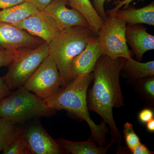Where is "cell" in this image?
I'll return each instance as SVG.
<instances>
[{
    "instance_id": "4fadbf2b",
    "label": "cell",
    "mask_w": 154,
    "mask_h": 154,
    "mask_svg": "<svg viewBox=\"0 0 154 154\" xmlns=\"http://www.w3.org/2000/svg\"><path fill=\"white\" fill-rule=\"evenodd\" d=\"M125 35L127 42L138 61L142 60L145 53L154 49V36L141 24L127 25Z\"/></svg>"
},
{
    "instance_id": "7a4b0ae2",
    "label": "cell",
    "mask_w": 154,
    "mask_h": 154,
    "mask_svg": "<svg viewBox=\"0 0 154 154\" xmlns=\"http://www.w3.org/2000/svg\"><path fill=\"white\" fill-rule=\"evenodd\" d=\"M94 78L93 72L77 77L44 101L48 107L53 111L65 110L85 120L90 127L91 136L95 142L98 146L104 147L109 129L105 122L97 125L92 120L87 103L88 88Z\"/></svg>"
},
{
    "instance_id": "e0dca14e",
    "label": "cell",
    "mask_w": 154,
    "mask_h": 154,
    "mask_svg": "<svg viewBox=\"0 0 154 154\" xmlns=\"http://www.w3.org/2000/svg\"><path fill=\"white\" fill-rule=\"evenodd\" d=\"M120 75L129 80H139L154 76V61L141 63L132 57L125 59Z\"/></svg>"
},
{
    "instance_id": "ac0fdd59",
    "label": "cell",
    "mask_w": 154,
    "mask_h": 154,
    "mask_svg": "<svg viewBox=\"0 0 154 154\" xmlns=\"http://www.w3.org/2000/svg\"><path fill=\"white\" fill-rule=\"evenodd\" d=\"M68 5L82 14L94 34L98 36L104 21L96 12L90 0H68Z\"/></svg>"
},
{
    "instance_id": "cb8c5ba5",
    "label": "cell",
    "mask_w": 154,
    "mask_h": 154,
    "mask_svg": "<svg viewBox=\"0 0 154 154\" xmlns=\"http://www.w3.org/2000/svg\"><path fill=\"white\" fill-rule=\"evenodd\" d=\"M112 0H107V3L109 2ZM134 0H117L114 2V4L115 5V7L113 9L107 10L106 13L107 15L112 14L114 15L116 14L117 11L121 8L122 7H124L123 8H126L129 6L131 3Z\"/></svg>"
},
{
    "instance_id": "f546056e",
    "label": "cell",
    "mask_w": 154,
    "mask_h": 154,
    "mask_svg": "<svg viewBox=\"0 0 154 154\" xmlns=\"http://www.w3.org/2000/svg\"><path fill=\"white\" fill-rule=\"evenodd\" d=\"M52 0H29L35 5L39 11H43Z\"/></svg>"
},
{
    "instance_id": "3957f363",
    "label": "cell",
    "mask_w": 154,
    "mask_h": 154,
    "mask_svg": "<svg viewBox=\"0 0 154 154\" xmlns=\"http://www.w3.org/2000/svg\"><path fill=\"white\" fill-rule=\"evenodd\" d=\"M95 36L89 26H74L63 29L48 44L49 55L56 64L64 85L69 82V70L72 61Z\"/></svg>"
},
{
    "instance_id": "83f0119b",
    "label": "cell",
    "mask_w": 154,
    "mask_h": 154,
    "mask_svg": "<svg viewBox=\"0 0 154 154\" xmlns=\"http://www.w3.org/2000/svg\"><path fill=\"white\" fill-rule=\"evenodd\" d=\"M29 0H0V10L17 5Z\"/></svg>"
},
{
    "instance_id": "277c9868",
    "label": "cell",
    "mask_w": 154,
    "mask_h": 154,
    "mask_svg": "<svg viewBox=\"0 0 154 154\" xmlns=\"http://www.w3.org/2000/svg\"><path fill=\"white\" fill-rule=\"evenodd\" d=\"M54 112L48 107L44 100L23 87L12 92L0 102V117L17 124L32 118L49 116Z\"/></svg>"
},
{
    "instance_id": "484cf974",
    "label": "cell",
    "mask_w": 154,
    "mask_h": 154,
    "mask_svg": "<svg viewBox=\"0 0 154 154\" xmlns=\"http://www.w3.org/2000/svg\"><path fill=\"white\" fill-rule=\"evenodd\" d=\"M106 0H93L94 8L103 20L106 19L107 14L105 10V3Z\"/></svg>"
},
{
    "instance_id": "52a82bcc",
    "label": "cell",
    "mask_w": 154,
    "mask_h": 154,
    "mask_svg": "<svg viewBox=\"0 0 154 154\" xmlns=\"http://www.w3.org/2000/svg\"><path fill=\"white\" fill-rule=\"evenodd\" d=\"M63 85L56 64L48 55L23 87L44 100L55 94Z\"/></svg>"
},
{
    "instance_id": "4316f807",
    "label": "cell",
    "mask_w": 154,
    "mask_h": 154,
    "mask_svg": "<svg viewBox=\"0 0 154 154\" xmlns=\"http://www.w3.org/2000/svg\"><path fill=\"white\" fill-rule=\"evenodd\" d=\"M132 154H152L154 152L150 150L144 144L140 143L134 148L129 151Z\"/></svg>"
},
{
    "instance_id": "8fae6325",
    "label": "cell",
    "mask_w": 154,
    "mask_h": 154,
    "mask_svg": "<svg viewBox=\"0 0 154 154\" xmlns=\"http://www.w3.org/2000/svg\"><path fill=\"white\" fill-rule=\"evenodd\" d=\"M102 54L98 36L95 35L82 52L72 61L69 70V82L77 77L93 72L96 62Z\"/></svg>"
},
{
    "instance_id": "6da1fadb",
    "label": "cell",
    "mask_w": 154,
    "mask_h": 154,
    "mask_svg": "<svg viewBox=\"0 0 154 154\" xmlns=\"http://www.w3.org/2000/svg\"><path fill=\"white\" fill-rule=\"evenodd\" d=\"M126 59H112L102 54L97 61L94 71V82L87 94L89 110L96 112L108 125L111 135L110 142L121 146V133L116 126L113 116V108L124 105L120 85L121 69Z\"/></svg>"
},
{
    "instance_id": "5b68a950",
    "label": "cell",
    "mask_w": 154,
    "mask_h": 154,
    "mask_svg": "<svg viewBox=\"0 0 154 154\" xmlns=\"http://www.w3.org/2000/svg\"><path fill=\"white\" fill-rule=\"evenodd\" d=\"M126 22L116 15H107L98 34L102 54L112 59L132 57V51L128 48L125 35Z\"/></svg>"
},
{
    "instance_id": "d4e9b609",
    "label": "cell",
    "mask_w": 154,
    "mask_h": 154,
    "mask_svg": "<svg viewBox=\"0 0 154 154\" xmlns=\"http://www.w3.org/2000/svg\"><path fill=\"white\" fill-rule=\"evenodd\" d=\"M154 111L150 108H145L138 114V119L142 124H146L154 118Z\"/></svg>"
},
{
    "instance_id": "7c38bea8",
    "label": "cell",
    "mask_w": 154,
    "mask_h": 154,
    "mask_svg": "<svg viewBox=\"0 0 154 154\" xmlns=\"http://www.w3.org/2000/svg\"><path fill=\"white\" fill-rule=\"evenodd\" d=\"M68 4V0H52L43 11L51 15L63 29L89 26L82 14L75 9L67 8Z\"/></svg>"
},
{
    "instance_id": "44dd1931",
    "label": "cell",
    "mask_w": 154,
    "mask_h": 154,
    "mask_svg": "<svg viewBox=\"0 0 154 154\" xmlns=\"http://www.w3.org/2000/svg\"><path fill=\"white\" fill-rule=\"evenodd\" d=\"M4 154H30L22 134V128L11 143L2 151Z\"/></svg>"
},
{
    "instance_id": "d6986e66",
    "label": "cell",
    "mask_w": 154,
    "mask_h": 154,
    "mask_svg": "<svg viewBox=\"0 0 154 154\" xmlns=\"http://www.w3.org/2000/svg\"><path fill=\"white\" fill-rule=\"evenodd\" d=\"M15 122L0 117V152L2 151L19 132L21 128Z\"/></svg>"
},
{
    "instance_id": "ba28073f",
    "label": "cell",
    "mask_w": 154,
    "mask_h": 154,
    "mask_svg": "<svg viewBox=\"0 0 154 154\" xmlns=\"http://www.w3.org/2000/svg\"><path fill=\"white\" fill-rule=\"evenodd\" d=\"M49 44L63 30L47 12L39 11L22 22L12 25Z\"/></svg>"
},
{
    "instance_id": "f1b7e54d",
    "label": "cell",
    "mask_w": 154,
    "mask_h": 154,
    "mask_svg": "<svg viewBox=\"0 0 154 154\" xmlns=\"http://www.w3.org/2000/svg\"><path fill=\"white\" fill-rule=\"evenodd\" d=\"M11 93L10 89L6 85L2 77H0V102Z\"/></svg>"
},
{
    "instance_id": "ffe728a7",
    "label": "cell",
    "mask_w": 154,
    "mask_h": 154,
    "mask_svg": "<svg viewBox=\"0 0 154 154\" xmlns=\"http://www.w3.org/2000/svg\"><path fill=\"white\" fill-rule=\"evenodd\" d=\"M128 83L142 98L152 106L154 102V76L139 80H129Z\"/></svg>"
},
{
    "instance_id": "7402d4cb",
    "label": "cell",
    "mask_w": 154,
    "mask_h": 154,
    "mask_svg": "<svg viewBox=\"0 0 154 154\" xmlns=\"http://www.w3.org/2000/svg\"><path fill=\"white\" fill-rule=\"evenodd\" d=\"M123 134L127 147L129 151L141 143L139 137L135 132L133 125L129 122H126L124 124Z\"/></svg>"
},
{
    "instance_id": "9a60e30c",
    "label": "cell",
    "mask_w": 154,
    "mask_h": 154,
    "mask_svg": "<svg viewBox=\"0 0 154 154\" xmlns=\"http://www.w3.org/2000/svg\"><path fill=\"white\" fill-rule=\"evenodd\" d=\"M114 15L121 17L128 25L146 24L154 25V2L140 8L129 6L126 8L119 10Z\"/></svg>"
},
{
    "instance_id": "2e32d148",
    "label": "cell",
    "mask_w": 154,
    "mask_h": 154,
    "mask_svg": "<svg viewBox=\"0 0 154 154\" xmlns=\"http://www.w3.org/2000/svg\"><path fill=\"white\" fill-rule=\"evenodd\" d=\"M37 7L30 1L0 10V22L13 25L22 22L38 12Z\"/></svg>"
},
{
    "instance_id": "30bf717a",
    "label": "cell",
    "mask_w": 154,
    "mask_h": 154,
    "mask_svg": "<svg viewBox=\"0 0 154 154\" xmlns=\"http://www.w3.org/2000/svg\"><path fill=\"white\" fill-rule=\"evenodd\" d=\"M43 42L14 25L0 22V48L12 50L33 48Z\"/></svg>"
},
{
    "instance_id": "8992f818",
    "label": "cell",
    "mask_w": 154,
    "mask_h": 154,
    "mask_svg": "<svg viewBox=\"0 0 154 154\" xmlns=\"http://www.w3.org/2000/svg\"><path fill=\"white\" fill-rule=\"evenodd\" d=\"M48 55V45L45 42L23 51L9 66L8 71L2 77L8 88L11 90L23 87Z\"/></svg>"
},
{
    "instance_id": "5bb4252c",
    "label": "cell",
    "mask_w": 154,
    "mask_h": 154,
    "mask_svg": "<svg viewBox=\"0 0 154 154\" xmlns=\"http://www.w3.org/2000/svg\"><path fill=\"white\" fill-rule=\"evenodd\" d=\"M57 141L65 153L72 154H105L113 144L110 142L107 146H100L96 144L91 135L85 141H72L62 138L58 139Z\"/></svg>"
},
{
    "instance_id": "9c48e42d",
    "label": "cell",
    "mask_w": 154,
    "mask_h": 154,
    "mask_svg": "<svg viewBox=\"0 0 154 154\" xmlns=\"http://www.w3.org/2000/svg\"><path fill=\"white\" fill-rule=\"evenodd\" d=\"M22 134L30 154L65 153L57 140L38 123L22 128Z\"/></svg>"
},
{
    "instance_id": "603a6c76",
    "label": "cell",
    "mask_w": 154,
    "mask_h": 154,
    "mask_svg": "<svg viewBox=\"0 0 154 154\" xmlns=\"http://www.w3.org/2000/svg\"><path fill=\"white\" fill-rule=\"evenodd\" d=\"M8 50L0 48V68L9 66L25 49Z\"/></svg>"
},
{
    "instance_id": "4dcf8cb0",
    "label": "cell",
    "mask_w": 154,
    "mask_h": 154,
    "mask_svg": "<svg viewBox=\"0 0 154 154\" xmlns=\"http://www.w3.org/2000/svg\"><path fill=\"white\" fill-rule=\"evenodd\" d=\"M146 124V129L149 132H154V119H152L150 121L148 122Z\"/></svg>"
}]
</instances>
